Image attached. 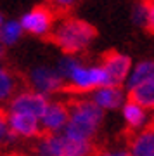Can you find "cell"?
<instances>
[{"label":"cell","mask_w":154,"mask_h":156,"mask_svg":"<svg viewBox=\"0 0 154 156\" xmlns=\"http://www.w3.org/2000/svg\"><path fill=\"white\" fill-rule=\"evenodd\" d=\"M49 37L66 56H75L90 47L97 37V30L83 19L64 16L54 23Z\"/></svg>","instance_id":"obj_1"},{"label":"cell","mask_w":154,"mask_h":156,"mask_svg":"<svg viewBox=\"0 0 154 156\" xmlns=\"http://www.w3.org/2000/svg\"><path fill=\"white\" fill-rule=\"evenodd\" d=\"M66 106L69 118L64 125L62 135L76 140H94L104 120V111L90 99H71L66 102Z\"/></svg>","instance_id":"obj_2"},{"label":"cell","mask_w":154,"mask_h":156,"mask_svg":"<svg viewBox=\"0 0 154 156\" xmlns=\"http://www.w3.org/2000/svg\"><path fill=\"white\" fill-rule=\"evenodd\" d=\"M54 23H55L54 12L45 5H38V7L30 9L19 19L23 31L31 33L35 37H49L52 28H54Z\"/></svg>","instance_id":"obj_3"},{"label":"cell","mask_w":154,"mask_h":156,"mask_svg":"<svg viewBox=\"0 0 154 156\" xmlns=\"http://www.w3.org/2000/svg\"><path fill=\"white\" fill-rule=\"evenodd\" d=\"M28 83H30L31 90L45 95V97L52 94H59L64 90V80L59 76V73L54 68L49 66L33 68L28 76Z\"/></svg>","instance_id":"obj_4"},{"label":"cell","mask_w":154,"mask_h":156,"mask_svg":"<svg viewBox=\"0 0 154 156\" xmlns=\"http://www.w3.org/2000/svg\"><path fill=\"white\" fill-rule=\"evenodd\" d=\"M99 64L104 69L111 87H121L127 82L128 73L132 69V59L127 54H120L116 50L106 52Z\"/></svg>","instance_id":"obj_5"},{"label":"cell","mask_w":154,"mask_h":156,"mask_svg":"<svg viewBox=\"0 0 154 156\" xmlns=\"http://www.w3.org/2000/svg\"><path fill=\"white\" fill-rule=\"evenodd\" d=\"M49 106V99L45 95L38 94L31 89H24L21 92H17L11 99L9 104V111L12 113H26L35 118H42Z\"/></svg>","instance_id":"obj_6"},{"label":"cell","mask_w":154,"mask_h":156,"mask_svg":"<svg viewBox=\"0 0 154 156\" xmlns=\"http://www.w3.org/2000/svg\"><path fill=\"white\" fill-rule=\"evenodd\" d=\"M69 113H68L66 102H49V106L45 109V113L42 115V135L45 134H57L61 128H64Z\"/></svg>","instance_id":"obj_7"},{"label":"cell","mask_w":154,"mask_h":156,"mask_svg":"<svg viewBox=\"0 0 154 156\" xmlns=\"http://www.w3.org/2000/svg\"><path fill=\"white\" fill-rule=\"evenodd\" d=\"M125 137L128 140L130 147V156H154V130L152 123L140 130V132H132L125 130Z\"/></svg>","instance_id":"obj_8"},{"label":"cell","mask_w":154,"mask_h":156,"mask_svg":"<svg viewBox=\"0 0 154 156\" xmlns=\"http://www.w3.org/2000/svg\"><path fill=\"white\" fill-rule=\"evenodd\" d=\"M7 127L12 134L19 137H40L42 130L38 125V118L26 113L7 111Z\"/></svg>","instance_id":"obj_9"},{"label":"cell","mask_w":154,"mask_h":156,"mask_svg":"<svg viewBox=\"0 0 154 156\" xmlns=\"http://www.w3.org/2000/svg\"><path fill=\"white\" fill-rule=\"evenodd\" d=\"M102 151L94 140H76L59 135V156H97Z\"/></svg>","instance_id":"obj_10"},{"label":"cell","mask_w":154,"mask_h":156,"mask_svg":"<svg viewBox=\"0 0 154 156\" xmlns=\"http://www.w3.org/2000/svg\"><path fill=\"white\" fill-rule=\"evenodd\" d=\"M92 102L97 108L104 109H118L125 101V90L121 87H99L92 90Z\"/></svg>","instance_id":"obj_11"},{"label":"cell","mask_w":154,"mask_h":156,"mask_svg":"<svg viewBox=\"0 0 154 156\" xmlns=\"http://www.w3.org/2000/svg\"><path fill=\"white\" fill-rule=\"evenodd\" d=\"M132 21L135 26L152 31L154 26V5L152 0H140L132 7Z\"/></svg>","instance_id":"obj_12"},{"label":"cell","mask_w":154,"mask_h":156,"mask_svg":"<svg viewBox=\"0 0 154 156\" xmlns=\"http://www.w3.org/2000/svg\"><path fill=\"white\" fill-rule=\"evenodd\" d=\"M128 101L142 109H151L154 104V78L128 90Z\"/></svg>","instance_id":"obj_13"},{"label":"cell","mask_w":154,"mask_h":156,"mask_svg":"<svg viewBox=\"0 0 154 156\" xmlns=\"http://www.w3.org/2000/svg\"><path fill=\"white\" fill-rule=\"evenodd\" d=\"M154 78V64L152 61H140L137 66L130 69L127 76V90L137 87V85L147 82V80H152Z\"/></svg>","instance_id":"obj_14"},{"label":"cell","mask_w":154,"mask_h":156,"mask_svg":"<svg viewBox=\"0 0 154 156\" xmlns=\"http://www.w3.org/2000/svg\"><path fill=\"white\" fill-rule=\"evenodd\" d=\"M123 116L127 120V130H132V132H137L144 127V123L147 120V115H145V109H142L140 106L133 104L130 101L125 102L123 106Z\"/></svg>","instance_id":"obj_15"},{"label":"cell","mask_w":154,"mask_h":156,"mask_svg":"<svg viewBox=\"0 0 154 156\" xmlns=\"http://www.w3.org/2000/svg\"><path fill=\"white\" fill-rule=\"evenodd\" d=\"M23 28L19 21L16 19H7L0 24V44L4 47H11V45L17 44L19 38L23 37Z\"/></svg>","instance_id":"obj_16"},{"label":"cell","mask_w":154,"mask_h":156,"mask_svg":"<svg viewBox=\"0 0 154 156\" xmlns=\"http://www.w3.org/2000/svg\"><path fill=\"white\" fill-rule=\"evenodd\" d=\"M17 94V76L5 66H0V102Z\"/></svg>","instance_id":"obj_17"},{"label":"cell","mask_w":154,"mask_h":156,"mask_svg":"<svg viewBox=\"0 0 154 156\" xmlns=\"http://www.w3.org/2000/svg\"><path fill=\"white\" fill-rule=\"evenodd\" d=\"M14 139H16V135L12 134L9 130V127H7V111L0 109V147L12 142Z\"/></svg>","instance_id":"obj_18"},{"label":"cell","mask_w":154,"mask_h":156,"mask_svg":"<svg viewBox=\"0 0 154 156\" xmlns=\"http://www.w3.org/2000/svg\"><path fill=\"white\" fill-rule=\"evenodd\" d=\"M50 2H52L55 7H59V9H64V11H66V9H69V7L75 5L76 0H50Z\"/></svg>","instance_id":"obj_19"},{"label":"cell","mask_w":154,"mask_h":156,"mask_svg":"<svg viewBox=\"0 0 154 156\" xmlns=\"http://www.w3.org/2000/svg\"><path fill=\"white\" fill-rule=\"evenodd\" d=\"M97 156H130L127 151H100Z\"/></svg>","instance_id":"obj_20"},{"label":"cell","mask_w":154,"mask_h":156,"mask_svg":"<svg viewBox=\"0 0 154 156\" xmlns=\"http://www.w3.org/2000/svg\"><path fill=\"white\" fill-rule=\"evenodd\" d=\"M4 54H5V47H4V45L0 44V59L4 57Z\"/></svg>","instance_id":"obj_21"},{"label":"cell","mask_w":154,"mask_h":156,"mask_svg":"<svg viewBox=\"0 0 154 156\" xmlns=\"http://www.w3.org/2000/svg\"><path fill=\"white\" fill-rule=\"evenodd\" d=\"M7 156H24V154H19V153H11V154H7Z\"/></svg>","instance_id":"obj_22"},{"label":"cell","mask_w":154,"mask_h":156,"mask_svg":"<svg viewBox=\"0 0 154 156\" xmlns=\"http://www.w3.org/2000/svg\"><path fill=\"white\" fill-rule=\"evenodd\" d=\"M5 21V19H4V16H2V14H0V24H2V23Z\"/></svg>","instance_id":"obj_23"}]
</instances>
